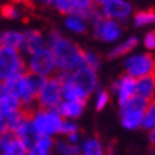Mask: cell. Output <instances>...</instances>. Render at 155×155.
Returning a JSON list of instances; mask_svg holds the SVG:
<instances>
[{
	"label": "cell",
	"instance_id": "cell-1",
	"mask_svg": "<svg viewBox=\"0 0 155 155\" xmlns=\"http://www.w3.org/2000/svg\"><path fill=\"white\" fill-rule=\"evenodd\" d=\"M46 46L53 53L57 74H68L84 67V50L58 30H50L46 34Z\"/></svg>",
	"mask_w": 155,
	"mask_h": 155
},
{
	"label": "cell",
	"instance_id": "cell-2",
	"mask_svg": "<svg viewBox=\"0 0 155 155\" xmlns=\"http://www.w3.org/2000/svg\"><path fill=\"white\" fill-rule=\"evenodd\" d=\"M46 78H41L38 75L24 73L21 75H17L14 78L5 81L7 94L13 95L17 98L23 105V110L26 113H30L31 110L36 108V97L37 93L41 88L43 83Z\"/></svg>",
	"mask_w": 155,
	"mask_h": 155
},
{
	"label": "cell",
	"instance_id": "cell-3",
	"mask_svg": "<svg viewBox=\"0 0 155 155\" xmlns=\"http://www.w3.org/2000/svg\"><path fill=\"white\" fill-rule=\"evenodd\" d=\"M28 118L38 135L51 137V138L60 135L63 118L57 113V110H46V108L36 107L28 113Z\"/></svg>",
	"mask_w": 155,
	"mask_h": 155
},
{
	"label": "cell",
	"instance_id": "cell-4",
	"mask_svg": "<svg viewBox=\"0 0 155 155\" xmlns=\"http://www.w3.org/2000/svg\"><path fill=\"white\" fill-rule=\"evenodd\" d=\"M124 74L130 75L134 80L154 75L155 73V58L152 53L148 51H132L122 58Z\"/></svg>",
	"mask_w": 155,
	"mask_h": 155
},
{
	"label": "cell",
	"instance_id": "cell-5",
	"mask_svg": "<svg viewBox=\"0 0 155 155\" xmlns=\"http://www.w3.org/2000/svg\"><path fill=\"white\" fill-rule=\"evenodd\" d=\"M152 103V101H151ZM150 101L134 95L130 101L118 107V117H120V124L122 128H125L128 131H137L141 130L142 125V117L144 111L147 110Z\"/></svg>",
	"mask_w": 155,
	"mask_h": 155
},
{
	"label": "cell",
	"instance_id": "cell-6",
	"mask_svg": "<svg viewBox=\"0 0 155 155\" xmlns=\"http://www.w3.org/2000/svg\"><path fill=\"white\" fill-rule=\"evenodd\" d=\"M24 60H26V70L30 74L38 75L41 78H50L57 74L56 61L48 47H43L28 54L27 57H24Z\"/></svg>",
	"mask_w": 155,
	"mask_h": 155
},
{
	"label": "cell",
	"instance_id": "cell-7",
	"mask_svg": "<svg viewBox=\"0 0 155 155\" xmlns=\"http://www.w3.org/2000/svg\"><path fill=\"white\" fill-rule=\"evenodd\" d=\"M90 28L95 40L110 46H114L115 43L120 41L124 37V30H125L124 24L118 23L115 20L105 19L103 16H100L95 21L90 24Z\"/></svg>",
	"mask_w": 155,
	"mask_h": 155
},
{
	"label": "cell",
	"instance_id": "cell-8",
	"mask_svg": "<svg viewBox=\"0 0 155 155\" xmlns=\"http://www.w3.org/2000/svg\"><path fill=\"white\" fill-rule=\"evenodd\" d=\"M27 73L26 60L19 50L0 48V81H7Z\"/></svg>",
	"mask_w": 155,
	"mask_h": 155
},
{
	"label": "cell",
	"instance_id": "cell-9",
	"mask_svg": "<svg viewBox=\"0 0 155 155\" xmlns=\"http://www.w3.org/2000/svg\"><path fill=\"white\" fill-rule=\"evenodd\" d=\"M61 80L67 81L73 84L74 87L80 90L81 93H84L88 98H91V95L100 88V78L98 73L90 70L87 67H81L78 70L68 73V74H57Z\"/></svg>",
	"mask_w": 155,
	"mask_h": 155
},
{
	"label": "cell",
	"instance_id": "cell-10",
	"mask_svg": "<svg viewBox=\"0 0 155 155\" xmlns=\"http://www.w3.org/2000/svg\"><path fill=\"white\" fill-rule=\"evenodd\" d=\"M61 90H63V84L57 74L50 78H46L40 91L37 93V97H36V107L46 108V110H56L63 100Z\"/></svg>",
	"mask_w": 155,
	"mask_h": 155
},
{
	"label": "cell",
	"instance_id": "cell-11",
	"mask_svg": "<svg viewBox=\"0 0 155 155\" xmlns=\"http://www.w3.org/2000/svg\"><path fill=\"white\" fill-rule=\"evenodd\" d=\"M97 7L103 17L115 20L121 24L127 23L134 14V5L131 0H101Z\"/></svg>",
	"mask_w": 155,
	"mask_h": 155
},
{
	"label": "cell",
	"instance_id": "cell-12",
	"mask_svg": "<svg viewBox=\"0 0 155 155\" xmlns=\"http://www.w3.org/2000/svg\"><path fill=\"white\" fill-rule=\"evenodd\" d=\"M108 91H110V94L115 97L118 107H121L135 95V80L131 78L130 75L122 74L110 84Z\"/></svg>",
	"mask_w": 155,
	"mask_h": 155
},
{
	"label": "cell",
	"instance_id": "cell-13",
	"mask_svg": "<svg viewBox=\"0 0 155 155\" xmlns=\"http://www.w3.org/2000/svg\"><path fill=\"white\" fill-rule=\"evenodd\" d=\"M43 47H47V46H46V34H43L41 30L33 27L23 30V46L20 53L24 57H27L28 54L37 51Z\"/></svg>",
	"mask_w": 155,
	"mask_h": 155
},
{
	"label": "cell",
	"instance_id": "cell-14",
	"mask_svg": "<svg viewBox=\"0 0 155 155\" xmlns=\"http://www.w3.org/2000/svg\"><path fill=\"white\" fill-rule=\"evenodd\" d=\"M138 46H140V38L137 37V36H134V34L127 36V37H122L108 51V58H111V60L124 58L128 54H131L132 51H135Z\"/></svg>",
	"mask_w": 155,
	"mask_h": 155
},
{
	"label": "cell",
	"instance_id": "cell-15",
	"mask_svg": "<svg viewBox=\"0 0 155 155\" xmlns=\"http://www.w3.org/2000/svg\"><path fill=\"white\" fill-rule=\"evenodd\" d=\"M87 103L84 101H70V100H61L58 107L56 108L57 113L60 114L63 120H70V121H77L78 118L83 117L85 111Z\"/></svg>",
	"mask_w": 155,
	"mask_h": 155
},
{
	"label": "cell",
	"instance_id": "cell-16",
	"mask_svg": "<svg viewBox=\"0 0 155 155\" xmlns=\"http://www.w3.org/2000/svg\"><path fill=\"white\" fill-rule=\"evenodd\" d=\"M13 134H14V137H16V138H17V140L27 148V150H30V148L33 147V144L36 142V140L40 137L37 134V131H36L34 125L31 124V121H30L28 115L24 118L23 121L20 122L19 127L13 131Z\"/></svg>",
	"mask_w": 155,
	"mask_h": 155
},
{
	"label": "cell",
	"instance_id": "cell-17",
	"mask_svg": "<svg viewBox=\"0 0 155 155\" xmlns=\"http://www.w3.org/2000/svg\"><path fill=\"white\" fill-rule=\"evenodd\" d=\"M27 148L12 132L0 135V155H26Z\"/></svg>",
	"mask_w": 155,
	"mask_h": 155
},
{
	"label": "cell",
	"instance_id": "cell-18",
	"mask_svg": "<svg viewBox=\"0 0 155 155\" xmlns=\"http://www.w3.org/2000/svg\"><path fill=\"white\" fill-rule=\"evenodd\" d=\"M64 28L73 36H83L90 30L88 21L77 13L64 16Z\"/></svg>",
	"mask_w": 155,
	"mask_h": 155
},
{
	"label": "cell",
	"instance_id": "cell-19",
	"mask_svg": "<svg viewBox=\"0 0 155 155\" xmlns=\"http://www.w3.org/2000/svg\"><path fill=\"white\" fill-rule=\"evenodd\" d=\"M0 44L5 48H12V50H21L23 46V30L17 28H9L3 30L0 33Z\"/></svg>",
	"mask_w": 155,
	"mask_h": 155
},
{
	"label": "cell",
	"instance_id": "cell-20",
	"mask_svg": "<svg viewBox=\"0 0 155 155\" xmlns=\"http://www.w3.org/2000/svg\"><path fill=\"white\" fill-rule=\"evenodd\" d=\"M135 95L147 100L154 101L155 95V75H147L142 78L135 80Z\"/></svg>",
	"mask_w": 155,
	"mask_h": 155
},
{
	"label": "cell",
	"instance_id": "cell-21",
	"mask_svg": "<svg viewBox=\"0 0 155 155\" xmlns=\"http://www.w3.org/2000/svg\"><path fill=\"white\" fill-rule=\"evenodd\" d=\"M78 155H107V148L100 138L87 137L81 141Z\"/></svg>",
	"mask_w": 155,
	"mask_h": 155
},
{
	"label": "cell",
	"instance_id": "cell-22",
	"mask_svg": "<svg viewBox=\"0 0 155 155\" xmlns=\"http://www.w3.org/2000/svg\"><path fill=\"white\" fill-rule=\"evenodd\" d=\"M131 19L137 28H148L155 23V13L152 9H142L134 12Z\"/></svg>",
	"mask_w": 155,
	"mask_h": 155
},
{
	"label": "cell",
	"instance_id": "cell-23",
	"mask_svg": "<svg viewBox=\"0 0 155 155\" xmlns=\"http://www.w3.org/2000/svg\"><path fill=\"white\" fill-rule=\"evenodd\" d=\"M54 140L51 137H38L30 150L37 155H54Z\"/></svg>",
	"mask_w": 155,
	"mask_h": 155
},
{
	"label": "cell",
	"instance_id": "cell-24",
	"mask_svg": "<svg viewBox=\"0 0 155 155\" xmlns=\"http://www.w3.org/2000/svg\"><path fill=\"white\" fill-rule=\"evenodd\" d=\"M23 111V105L13 95L6 94L0 98V115H10V114Z\"/></svg>",
	"mask_w": 155,
	"mask_h": 155
},
{
	"label": "cell",
	"instance_id": "cell-25",
	"mask_svg": "<svg viewBox=\"0 0 155 155\" xmlns=\"http://www.w3.org/2000/svg\"><path fill=\"white\" fill-rule=\"evenodd\" d=\"M80 145H73L66 138L54 140V155H78Z\"/></svg>",
	"mask_w": 155,
	"mask_h": 155
},
{
	"label": "cell",
	"instance_id": "cell-26",
	"mask_svg": "<svg viewBox=\"0 0 155 155\" xmlns=\"http://www.w3.org/2000/svg\"><path fill=\"white\" fill-rule=\"evenodd\" d=\"M83 57H84V67L98 73V70L103 66V58L98 53L94 51V50H84Z\"/></svg>",
	"mask_w": 155,
	"mask_h": 155
},
{
	"label": "cell",
	"instance_id": "cell-27",
	"mask_svg": "<svg viewBox=\"0 0 155 155\" xmlns=\"http://www.w3.org/2000/svg\"><path fill=\"white\" fill-rule=\"evenodd\" d=\"M91 97H93V104H94V108L97 111H103L104 108L110 104V100H111L110 91L107 88H101V87Z\"/></svg>",
	"mask_w": 155,
	"mask_h": 155
},
{
	"label": "cell",
	"instance_id": "cell-28",
	"mask_svg": "<svg viewBox=\"0 0 155 155\" xmlns=\"http://www.w3.org/2000/svg\"><path fill=\"white\" fill-rule=\"evenodd\" d=\"M141 128L142 130H145L147 132L155 131V104H154V101L148 104L147 110L144 111Z\"/></svg>",
	"mask_w": 155,
	"mask_h": 155
},
{
	"label": "cell",
	"instance_id": "cell-29",
	"mask_svg": "<svg viewBox=\"0 0 155 155\" xmlns=\"http://www.w3.org/2000/svg\"><path fill=\"white\" fill-rule=\"evenodd\" d=\"M2 16L7 20H20L23 16V9L20 7V5L16 3H7V5L2 6Z\"/></svg>",
	"mask_w": 155,
	"mask_h": 155
},
{
	"label": "cell",
	"instance_id": "cell-30",
	"mask_svg": "<svg viewBox=\"0 0 155 155\" xmlns=\"http://www.w3.org/2000/svg\"><path fill=\"white\" fill-rule=\"evenodd\" d=\"M50 7H53L57 13L63 14V16H68V14L74 13L73 0H53Z\"/></svg>",
	"mask_w": 155,
	"mask_h": 155
},
{
	"label": "cell",
	"instance_id": "cell-31",
	"mask_svg": "<svg viewBox=\"0 0 155 155\" xmlns=\"http://www.w3.org/2000/svg\"><path fill=\"white\" fill-rule=\"evenodd\" d=\"M80 131V125L77 121H70V120H63L61 124V130H60V137L66 138V137L74 134V132Z\"/></svg>",
	"mask_w": 155,
	"mask_h": 155
},
{
	"label": "cell",
	"instance_id": "cell-32",
	"mask_svg": "<svg viewBox=\"0 0 155 155\" xmlns=\"http://www.w3.org/2000/svg\"><path fill=\"white\" fill-rule=\"evenodd\" d=\"M142 47H144V51H148V53H152L155 50V31L154 30H148L145 31V34L142 36L141 41Z\"/></svg>",
	"mask_w": 155,
	"mask_h": 155
},
{
	"label": "cell",
	"instance_id": "cell-33",
	"mask_svg": "<svg viewBox=\"0 0 155 155\" xmlns=\"http://www.w3.org/2000/svg\"><path fill=\"white\" fill-rule=\"evenodd\" d=\"M66 140L70 142V144H73V145H80L81 141H83V135H81V131L74 132V134H71V135L66 137Z\"/></svg>",
	"mask_w": 155,
	"mask_h": 155
},
{
	"label": "cell",
	"instance_id": "cell-34",
	"mask_svg": "<svg viewBox=\"0 0 155 155\" xmlns=\"http://www.w3.org/2000/svg\"><path fill=\"white\" fill-rule=\"evenodd\" d=\"M6 94H7V90H6L5 81H0V98H2V97H5Z\"/></svg>",
	"mask_w": 155,
	"mask_h": 155
},
{
	"label": "cell",
	"instance_id": "cell-35",
	"mask_svg": "<svg viewBox=\"0 0 155 155\" xmlns=\"http://www.w3.org/2000/svg\"><path fill=\"white\" fill-rule=\"evenodd\" d=\"M33 0H13V3H16V5H28Z\"/></svg>",
	"mask_w": 155,
	"mask_h": 155
},
{
	"label": "cell",
	"instance_id": "cell-36",
	"mask_svg": "<svg viewBox=\"0 0 155 155\" xmlns=\"http://www.w3.org/2000/svg\"><path fill=\"white\" fill-rule=\"evenodd\" d=\"M148 140H150L151 144H154V142H155V131H150V132H148Z\"/></svg>",
	"mask_w": 155,
	"mask_h": 155
},
{
	"label": "cell",
	"instance_id": "cell-37",
	"mask_svg": "<svg viewBox=\"0 0 155 155\" xmlns=\"http://www.w3.org/2000/svg\"><path fill=\"white\" fill-rule=\"evenodd\" d=\"M37 3H40L41 6H51L53 0H37Z\"/></svg>",
	"mask_w": 155,
	"mask_h": 155
},
{
	"label": "cell",
	"instance_id": "cell-38",
	"mask_svg": "<svg viewBox=\"0 0 155 155\" xmlns=\"http://www.w3.org/2000/svg\"><path fill=\"white\" fill-rule=\"evenodd\" d=\"M26 155H37V154H34L31 150H27V152H26Z\"/></svg>",
	"mask_w": 155,
	"mask_h": 155
},
{
	"label": "cell",
	"instance_id": "cell-39",
	"mask_svg": "<svg viewBox=\"0 0 155 155\" xmlns=\"http://www.w3.org/2000/svg\"><path fill=\"white\" fill-rule=\"evenodd\" d=\"M91 2H93L94 5H98V3H100V2H101V0H91Z\"/></svg>",
	"mask_w": 155,
	"mask_h": 155
},
{
	"label": "cell",
	"instance_id": "cell-40",
	"mask_svg": "<svg viewBox=\"0 0 155 155\" xmlns=\"http://www.w3.org/2000/svg\"><path fill=\"white\" fill-rule=\"evenodd\" d=\"M0 48H2V44H0Z\"/></svg>",
	"mask_w": 155,
	"mask_h": 155
}]
</instances>
